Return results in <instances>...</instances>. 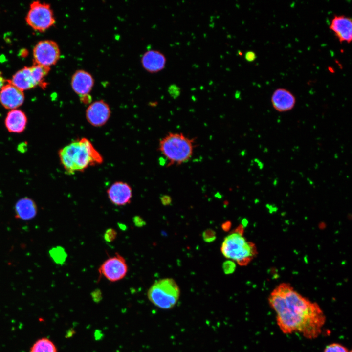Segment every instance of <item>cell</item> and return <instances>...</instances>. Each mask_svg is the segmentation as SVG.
I'll list each match as a JSON object with an SVG mask.
<instances>
[{"label": "cell", "mask_w": 352, "mask_h": 352, "mask_svg": "<svg viewBox=\"0 0 352 352\" xmlns=\"http://www.w3.org/2000/svg\"><path fill=\"white\" fill-rule=\"evenodd\" d=\"M277 325L286 334L301 333L313 339L321 334L326 316L319 305L302 296L288 283L277 286L268 297Z\"/></svg>", "instance_id": "cell-1"}, {"label": "cell", "mask_w": 352, "mask_h": 352, "mask_svg": "<svg viewBox=\"0 0 352 352\" xmlns=\"http://www.w3.org/2000/svg\"><path fill=\"white\" fill-rule=\"evenodd\" d=\"M58 155L68 175L83 172L89 166L101 164L104 161L92 143L85 137L75 140L60 149Z\"/></svg>", "instance_id": "cell-2"}, {"label": "cell", "mask_w": 352, "mask_h": 352, "mask_svg": "<svg viewBox=\"0 0 352 352\" xmlns=\"http://www.w3.org/2000/svg\"><path fill=\"white\" fill-rule=\"evenodd\" d=\"M196 141L180 132H168L159 142L158 150L167 162L168 167L179 166L192 158Z\"/></svg>", "instance_id": "cell-3"}, {"label": "cell", "mask_w": 352, "mask_h": 352, "mask_svg": "<svg viewBox=\"0 0 352 352\" xmlns=\"http://www.w3.org/2000/svg\"><path fill=\"white\" fill-rule=\"evenodd\" d=\"M220 250L225 257L240 266L247 265L257 254L255 244L243 236V225L224 238Z\"/></svg>", "instance_id": "cell-4"}, {"label": "cell", "mask_w": 352, "mask_h": 352, "mask_svg": "<svg viewBox=\"0 0 352 352\" xmlns=\"http://www.w3.org/2000/svg\"><path fill=\"white\" fill-rule=\"evenodd\" d=\"M180 288L172 278H166L155 281L149 288L147 296L150 301L157 308L170 309L179 300Z\"/></svg>", "instance_id": "cell-5"}, {"label": "cell", "mask_w": 352, "mask_h": 352, "mask_svg": "<svg viewBox=\"0 0 352 352\" xmlns=\"http://www.w3.org/2000/svg\"><path fill=\"white\" fill-rule=\"evenodd\" d=\"M50 70V67L34 64L17 71L8 81L22 91L36 86L44 88L47 86L44 78Z\"/></svg>", "instance_id": "cell-6"}, {"label": "cell", "mask_w": 352, "mask_h": 352, "mask_svg": "<svg viewBox=\"0 0 352 352\" xmlns=\"http://www.w3.org/2000/svg\"><path fill=\"white\" fill-rule=\"evenodd\" d=\"M25 21L30 27L39 32L45 31L55 23L50 4L39 1L30 4Z\"/></svg>", "instance_id": "cell-7"}, {"label": "cell", "mask_w": 352, "mask_h": 352, "mask_svg": "<svg viewBox=\"0 0 352 352\" xmlns=\"http://www.w3.org/2000/svg\"><path fill=\"white\" fill-rule=\"evenodd\" d=\"M33 56L34 64L50 67L59 60L60 50L55 41L42 40L34 46Z\"/></svg>", "instance_id": "cell-8"}, {"label": "cell", "mask_w": 352, "mask_h": 352, "mask_svg": "<svg viewBox=\"0 0 352 352\" xmlns=\"http://www.w3.org/2000/svg\"><path fill=\"white\" fill-rule=\"evenodd\" d=\"M128 265L124 258L118 253L106 259L100 265L98 271L111 282H115L123 279L128 272Z\"/></svg>", "instance_id": "cell-9"}, {"label": "cell", "mask_w": 352, "mask_h": 352, "mask_svg": "<svg viewBox=\"0 0 352 352\" xmlns=\"http://www.w3.org/2000/svg\"><path fill=\"white\" fill-rule=\"evenodd\" d=\"M111 110L109 105L103 100L91 103L86 110V118L88 122L95 127L105 125L109 120Z\"/></svg>", "instance_id": "cell-10"}, {"label": "cell", "mask_w": 352, "mask_h": 352, "mask_svg": "<svg viewBox=\"0 0 352 352\" xmlns=\"http://www.w3.org/2000/svg\"><path fill=\"white\" fill-rule=\"evenodd\" d=\"M7 82L0 91V103L6 109H17L24 101L23 91L12 85L8 80Z\"/></svg>", "instance_id": "cell-11"}, {"label": "cell", "mask_w": 352, "mask_h": 352, "mask_svg": "<svg viewBox=\"0 0 352 352\" xmlns=\"http://www.w3.org/2000/svg\"><path fill=\"white\" fill-rule=\"evenodd\" d=\"M107 194L110 201L114 205L119 206L130 203L132 197V191L131 186L121 181L112 183L108 189Z\"/></svg>", "instance_id": "cell-12"}, {"label": "cell", "mask_w": 352, "mask_h": 352, "mask_svg": "<svg viewBox=\"0 0 352 352\" xmlns=\"http://www.w3.org/2000/svg\"><path fill=\"white\" fill-rule=\"evenodd\" d=\"M330 29L340 43H350L352 40V20L344 15H335L331 21Z\"/></svg>", "instance_id": "cell-13"}, {"label": "cell", "mask_w": 352, "mask_h": 352, "mask_svg": "<svg viewBox=\"0 0 352 352\" xmlns=\"http://www.w3.org/2000/svg\"><path fill=\"white\" fill-rule=\"evenodd\" d=\"M94 83L92 75L89 72L82 69L75 71L71 80L72 89L81 98L89 95Z\"/></svg>", "instance_id": "cell-14"}, {"label": "cell", "mask_w": 352, "mask_h": 352, "mask_svg": "<svg viewBox=\"0 0 352 352\" xmlns=\"http://www.w3.org/2000/svg\"><path fill=\"white\" fill-rule=\"evenodd\" d=\"M271 102L276 111L284 112L293 109L296 104V98L290 91L285 88H279L273 92Z\"/></svg>", "instance_id": "cell-15"}, {"label": "cell", "mask_w": 352, "mask_h": 352, "mask_svg": "<svg viewBox=\"0 0 352 352\" xmlns=\"http://www.w3.org/2000/svg\"><path fill=\"white\" fill-rule=\"evenodd\" d=\"M144 68L151 73L158 72L165 67L166 58L161 52L156 50L146 51L141 58Z\"/></svg>", "instance_id": "cell-16"}, {"label": "cell", "mask_w": 352, "mask_h": 352, "mask_svg": "<svg viewBox=\"0 0 352 352\" xmlns=\"http://www.w3.org/2000/svg\"><path fill=\"white\" fill-rule=\"evenodd\" d=\"M27 118L25 113L19 109L10 110L7 114L4 124L9 132L20 133L26 128Z\"/></svg>", "instance_id": "cell-17"}, {"label": "cell", "mask_w": 352, "mask_h": 352, "mask_svg": "<svg viewBox=\"0 0 352 352\" xmlns=\"http://www.w3.org/2000/svg\"><path fill=\"white\" fill-rule=\"evenodd\" d=\"M37 206L35 201L27 197L19 199L15 207V217L22 220L33 219L37 213Z\"/></svg>", "instance_id": "cell-18"}, {"label": "cell", "mask_w": 352, "mask_h": 352, "mask_svg": "<svg viewBox=\"0 0 352 352\" xmlns=\"http://www.w3.org/2000/svg\"><path fill=\"white\" fill-rule=\"evenodd\" d=\"M29 352H58L54 343L47 337L36 340L31 346Z\"/></svg>", "instance_id": "cell-19"}, {"label": "cell", "mask_w": 352, "mask_h": 352, "mask_svg": "<svg viewBox=\"0 0 352 352\" xmlns=\"http://www.w3.org/2000/svg\"><path fill=\"white\" fill-rule=\"evenodd\" d=\"M347 348L338 343H333L327 345L323 352H349Z\"/></svg>", "instance_id": "cell-20"}, {"label": "cell", "mask_w": 352, "mask_h": 352, "mask_svg": "<svg viewBox=\"0 0 352 352\" xmlns=\"http://www.w3.org/2000/svg\"><path fill=\"white\" fill-rule=\"evenodd\" d=\"M236 267V263L230 260L225 261L222 264L223 272L226 274H230L234 273Z\"/></svg>", "instance_id": "cell-21"}, {"label": "cell", "mask_w": 352, "mask_h": 352, "mask_svg": "<svg viewBox=\"0 0 352 352\" xmlns=\"http://www.w3.org/2000/svg\"><path fill=\"white\" fill-rule=\"evenodd\" d=\"M202 238L204 242H212L216 239V232L212 229H207L203 232Z\"/></svg>", "instance_id": "cell-22"}, {"label": "cell", "mask_w": 352, "mask_h": 352, "mask_svg": "<svg viewBox=\"0 0 352 352\" xmlns=\"http://www.w3.org/2000/svg\"><path fill=\"white\" fill-rule=\"evenodd\" d=\"M52 254L54 260L59 263L64 262L66 259V254L63 249H59V248H55L52 250Z\"/></svg>", "instance_id": "cell-23"}, {"label": "cell", "mask_w": 352, "mask_h": 352, "mask_svg": "<svg viewBox=\"0 0 352 352\" xmlns=\"http://www.w3.org/2000/svg\"><path fill=\"white\" fill-rule=\"evenodd\" d=\"M117 236V232L112 228L107 229L104 234V237L107 242H111L114 241Z\"/></svg>", "instance_id": "cell-24"}, {"label": "cell", "mask_w": 352, "mask_h": 352, "mask_svg": "<svg viewBox=\"0 0 352 352\" xmlns=\"http://www.w3.org/2000/svg\"><path fill=\"white\" fill-rule=\"evenodd\" d=\"M170 94L173 97H177L179 95L180 89L176 85H171L168 88Z\"/></svg>", "instance_id": "cell-25"}, {"label": "cell", "mask_w": 352, "mask_h": 352, "mask_svg": "<svg viewBox=\"0 0 352 352\" xmlns=\"http://www.w3.org/2000/svg\"><path fill=\"white\" fill-rule=\"evenodd\" d=\"M256 58V54L252 51H248L245 54V58L248 62H252Z\"/></svg>", "instance_id": "cell-26"}, {"label": "cell", "mask_w": 352, "mask_h": 352, "mask_svg": "<svg viewBox=\"0 0 352 352\" xmlns=\"http://www.w3.org/2000/svg\"><path fill=\"white\" fill-rule=\"evenodd\" d=\"M161 201L164 205H169L171 202V198L168 196H163L161 197Z\"/></svg>", "instance_id": "cell-27"}, {"label": "cell", "mask_w": 352, "mask_h": 352, "mask_svg": "<svg viewBox=\"0 0 352 352\" xmlns=\"http://www.w3.org/2000/svg\"><path fill=\"white\" fill-rule=\"evenodd\" d=\"M134 222L137 226H142L145 224L144 220L139 217H136L134 219Z\"/></svg>", "instance_id": "cell-28"}, {"label": "cell", "mask_w": 352, "mask_h": 352, "mask_svg": "<svg viewBox=\"0 0 352 352\" xmlns=\"http://www.w3.org/2000/svg\"><path fill=\"white\" fill-rule=\"evenodd\" d=\"M7 80H6L4 77L2 76V74L0 73V91L2 87L6 84Z\"/></svg>", "instance_id": "cell-29"}, {"label": "cell", "mask_w": 352, "mask_h": 352, "mask_svg": "<svg viewBox=\"0 0 352 352\" xmlns=\"http://www.w3.org/2000/svg\"><path fill=\"white\" fill-rule=\"evenodd\" d=\"M349 352H352V351H351V350H350Z\"/></svg>", "instance_id": "cell-30"}]
</instances>
